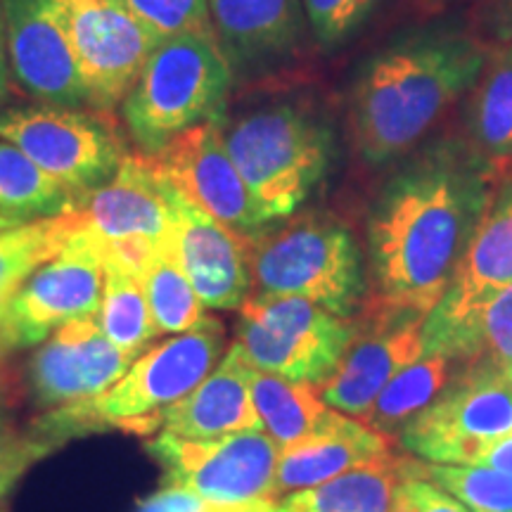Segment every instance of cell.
Returning a JSON list of instances; mask_svg holds the SVG:
<instances>
[{
    "label": "cell",
    "mask_w": 512,
    "mask_h": 512,
    "mask_svg": "<svg viewBox=\"0 0 512 512\" xmlns=\"http://www.w3.org/2000/svg\"><path fill=\"white\" fill-rule=\"evenodd\" d=\"M264 430L249 392V363L238 344L228 349L221 366L174 406L138 418L128 432L150 437L155 432L178 439H219L233 432Z\"/></svg>",
    "instance_id": "18"
},
{
    "label": "cell",
    "mask_w": 512,
    "mask_h": 512,
    "mask_svg": "<svg viewBox=\"0 0 512 512\" xmlns=\"http://www.w3.org/2000/svg\"><path fill=\"white\" fill-rule=\"evenodd\" d=\"M354 335V318H339L302 297L249 294L235 325L247 363L294 382L320 384L335 373Z\"/></svg>",
    "instance_id": "7"
},
{
    "label": "cell",
    "mask_w": 512,
    "mask_h": 512,
    "mask_svg": "<svg viewBox=\"0 0 512 512\" xmlns=\"http://www.w3.org/2000/svg\"><path fill=\"white\" fill-rule=\"evenodd\" d=\"M392 512H470L451 494L427 479H403L394 494Z\"/></svg>",
    "instance_id": "35"
},
{
    "label": "cell",
    "mask_w": 512,
    "mask_h": 512,
    "mask_svg": "<svg viewBox=\"0 0 512 512\" xmlns=\"http://www.w3.org/2000/svg\"><path fill=\"white\" fill-rule=\"evenodd\" d=\"M252 294L302 297L354 318L368 297V273L351 228L328 211L292 214L249 238Z\"/></svg>",
    "instance_id": "4"
},
{
    "label": "cell",
    "mask_w": 512,
    "mask_h": 512,
    "mask_svg": "<svg viewBox=\"0 0 512 512\" xmlns=\"http://www.w3.org/2000/svg\"><path fill=\"white\" fill-rule=\"evenodd\" d=\"M221 117V114H219ZM219 117L171 138L155 155H145L152 174L181 192L242 238L266 226L221 136Z\"/></svg>",
    "instance_id": "13"
},
{
    "label": "cell",
    "mask_w": 512,
    "mask_h": 512,
    "mask_svg": "<svg viewBox=\"0 0 512 512\" xmlns=\"http://www.w3.org/2000/svg\"><path fill=\"white\" fill-rule=\"evenodd\" d=\"M204 512H285L283 505L275 503L273 498H254V501L242 503H207Z\"/></svg>",
    "instance_id": "39"
},
{
    "label": "cell",
    "mask_w": 512,
    "mask_h": 512,
    "mask_svg": "<svg viewBox=\"0 0 512 512\" xmlns=\"http://www.w3.org/2000/svg\"><path fill=\"white\" fill-rule=\"evenodd\" d=\"M422 323L425 318L415 313L363 302L335 373L318 384L320 399L361 420L389 380L422 356Z\"/></svg>",
    "instance_id": "12"
},
{
    "label": "cell",
    "mask_w": 512,
    "mask_h": 512,
    "mask_svg": "<svg viewBox=\"0 0 512 512\" xmlns=\"http://www.w3.org/2000/svg\"><path fill=\"white\" fill-rule=\"evenodd\" d=\"M0 138L79 197L110 181L126 157L124 138L107 110L8 107L0 112Z\"/></svg>",
    "instance_id": "8"
},
{
    "label": "cell",
    "mask_w": 512,
    "mask_h": 512,
    "mask_svg": "<svg viewBox=\"0 0 512 512\" xmlns=\"http://www.w3.org/2000/svg\"><path fill=\"white\" fill-rule=\"evenodd\" d=\"M159 41L178 34H211L207 0H117Z\"/></svg>",
    "instance_id": "32"
},
{
    "label": "cell",
    "mask_w": 512,
    "mask_h": 512,
    "mask_svg": "<svg viewBox=\"0 0 512 512\" xmlns=\"http://www.w3.org/2000/svg\"><path fill=\"white\" fill-rule=\"evenodd\" d=\"M162 185L176 256L202 306L214 311L240 309L252 294L249 238L223 226L171 185Z\"/></svg>",
    "instance_id": "16"
},
{
    "label": "cell",
    "mask_w": 512,
    "mask_h": 512,
    "mask_svg": "<svg viewBox=\"0 0 512 512\" xmlns=\"http://www.w3.org/2000/svg\"><path fill=\"white\" fill-rule=\"evenodd\" d=\"M102 283V240L83 226L10 299L0 318V344L31 347L72 320L98 316Z\"/></svg>",
    "instance_id": "10"
},
{
    "label": "cell",
    "mask_w": 512,
    "mask_h": 512,
    "mask_svg": "<svg viewBox=\"0 0 512 512\" xmlns=\"http://www.w3.org/2000/svg\"><path fill=\"white\" fill-rule=\"evenodd\" d=\"M131 358L114 347L98 316L72 320L36 351L29 363V384L46 408L95 399L119 382Z\"/></svg>",
    "instance_id": "17"
},
{
    "label": "cell",
    "mask_w": 512,
    "mask_h": 512,
    "mask_svg": "<svg viewBox=\"0 0 512 512\" xmlns=\"http://www.w3.org/2000/svg\"><path fill=\"white\" fill-rule=\"evenodd\" d=\"M50 448L36 434H19L0 411V501L38 456H46Z\"/></svg>",
    "instance_id": "34"
},
{
    "label": "cell",
    "mask_w": 512,
    "mask_h": 512,
    "mask_svg": "<svg viewBox=\"0 0 512 512\" xmlns=\"http://www.w3.org/2000/svg\"><path fill=\"white\" fill-rule=\"evenodd\" d=\"M219 124L264 223L297 214L335 164V128L316 102L297 95L221 114Z\"/></svg>",
    "instance_id": "3"
},
{
    "label": "cell",
    "mask_w": 512,
    "mask_h": 512,
    "mask_svg": "<svg viewBox=\"0 0 512 512\" xmlns=\"http://www.w3.org/2000/svg\"><path fill=\"white\" fill-rule=\"evenodd\" d=\"M458 373L456 361L441 354H422L418 361L396 373L382 389L361 422L373 430L399 439L401 427L413 415L427 408L444 392L446 384Z\"/></svg>",
    "instance_id": "29"
},
{
    "label": "cell",
    "mask_w": 512,
    "mask_h": 512,
    "mask_svg": "<svg viewBox=\"0 0 512 512\" xmlns=\"http://www.w3.org/2000/svg\"><path fill=\"white\" fill-rule=\"evenodd\" d=\"M12 226H19L17 221H12V219H8V216H3L0 214V230H5V228H12Z\"/></svg>",
    "instance_id": "41"
},
{
    "label": "cell",
    "mask_w": 512,
    "mask_h": 512,
    "mask_svg": "<svg viewBox=\"0 0 512 512\" xmlns=\"http://www.w3.org/2000/svg\"><path fill=\"white\" fill-rule=\"evenodd\" d=\"M512 432V380L489 368H463L430 406L399 432L411 456L441 465H475Z\"/></svg>",
    "instance_id": "9"
},
{
    "label": "cell",
    "mask_w": 512,
    "mask_h": 512,
    "mask_svg": "<svg viewBox=\"0 0 512 512\" xmlns=\"http://www.w3.org/2000/svg\"><path fill=\"white\" fill-rule=\"evenodd\" d=\"M475 465L494 467V470H501L512 477V432L508 437L498 439L494 446L486 448Z\"/></svg>",
    "instance_id": "37"
},
{
    "label": "cell",
    "mask_w": 512,
    "mask_h": 512,
    "mask_svg": "<svg viewBox=\"0 0 512 512\" xmlns=\"http://www.w3.org/2000/svg\"><path fill=\"white\" fill-rule=\"evenodd\" d=\"M83 86L95 110H112L131 93L159 38L117 0H64Z\"/></svg>",
    "instance_id": "15"
},
{
    "label": "cell",
    "mask_w": 512,
    "mask_h": 512,
    "mask_svg": "<svg viewBox=\"0 0 512 512\" xmlns=\"http://www.w3.org/2000/svg\"><path fill=\"white\" fill-rule=\"evenodd\" d=\"M437 484L470 512H512V477L494 467L441 465L408 460V479Z\"/></svg>",
    "instance_id": "31"
},
{
    "label": "cell",
    "mask_w": 512,
    "mask_h": 512,
    "mask_svg": "<svg viewBox=\"0 0 512 512\" xmlns=\"http://www.w3.org/2000/svg\"><path fill=\"white\" fill-rule=\"evenodd\" d=\"M512 285V169L496 183L494 200L467 249L456 278L427 320L448 323L470 316L491 294Z\"/></svg>",
    "instance_id": "22"
},
{
    "label": "cell",
    "mask_w": 512,
    "mask_h": 512,
    "mask_svg": "<svg viewBox=\"0 0 512 512\" xmlns=\"http://www.w3.org/2000/svg\"><path fill=\"white\" fill-rule=\"evenodd\" d=\"M207 501L183 486H169V489L157 491L140 505L138 512H204Z\"/></svg>",
    "instance_id": "36"
},
{
    "label": "cell",
    "mask_w": 512,
    "mask_h": 512,
    "mask_svg": "<svg viewBox=\"0 0 512 512\" xmlns=\"http://www.w3.org/2000/svg\"><path fill=\"white\" fill-rule=\"evenodd\" d=\"M491 29H494L496 43L512 46V0H496L491 10Z\"/></svg>",
    "instance_id": "38"
},
{
    "label": "cell",
    "mask_w": 512,
    "mask_h": 512,
    "mask_svg": "<svg viewBox=\"0 0 512 512\" xmlns=\"http://www.w3.org/2000/svg\"><path fill=\"white\" fill-rule=\"evenodd\" d=\"M226 347L221 320L204 316L190 330L147 349L119 382L95 399L55 408L36 425L34 434L50 451L57 441L98 430H126L128 422L157 415L185 399L204 382Z\"/></svg>",
    "instance_id": "5"
},
{
    "label": "cell",
    "mask_w": 512,
    "mask_h": 512,
    "mask_svg": "<svg viewBox=\"0 0 512 512\" xmlns=\"http://www.w3.org/2000/svg\"><path fill=\"white\" fill-rule=\"evenodd\" d=\"M207 8L211 34L233 74L278 67L302 43V0H207Z\"/></svg>",
    "instance_id": "21"
},
{
    "label": "cell",
    "mask_w": 512,
    "mask_h": 512,
    "mask_svg": "<svg viewBox=\"0 0 512 512\" xmlns=\"http://www.w3.org/2000/svg\"><path fill=\"white\" fill-rule=\"evenodd\" d=\"M15 81L43 105L91 107L69 34L64 0H0Z\"/></svg>",
    "instance_id": "14"
},
{
    "label": "cell",
    "mask_w": 512,
    "mask_h": 512,
    "mask_svg": "<svg viewBox=\"0 0 512 512\" xmlns=\"http://www.w3.org/2000/svg\"><path fill=\"white\" fill-rule=\"evenodd\" d=\"M147 451L164 467L171 486H183L207 503H242L273 496L280 446L264 430L204 441L157 432Z\"/></svg>",
    "instance_id": "11"
},
{
    "label": "cell",
    "mask_w": 512,
    "mask_h": 512,
    "mask_svg": "<svg viewBox=\"0 0 512 512\" xmlns=\"http://www.w3.org/2000/svg\"><path fill=\"white\" fill-rule=\"evenodd\" d=\"M86 226L81 209L0 230V318L19 287Z\"/></svg>",
    "instance_id": "27"
},
{
    "label": "cell",
    "mask_w": 512,
    "mask_h": 512,
    "mask_svg": "<svg viewBox=\"0 0 512 512\" xmlns=\"http://www.w3.org/2000/svg\"><path fill=\"white\" fill-rule=\"evenodd\" d=\"M399 453L396 437L377 432L366 422L339 411H330L311 434L280 448L271 498L311 489L358 467L387 463Z\"/></svg>",
    "instance_id": "19"
},
{
    "label": "cell",
    "mask_w": 512,
    "mask_h": 512,
    "mask_svg": "<svg viewBox=\"0 0 512 512\" xmlns=\"http://www.w3.org/2000/svg\"><path fill=\"white\" fill-rule=\"evenodd\" d=\"M10 60L8 46H5V27H3V12H0V102L8 100L10 95Z\"/></svg>",
    "instance_id": "40"
},
{
    "label": "cell",
    "mask_w": 512,
    "mask_h": 512,
    "mask_svg": "<svg viewBox=\"0 0 512 512\" xmlns=\"http://www.w3.org/2000/svg\"><path fill=\"white\" fill-rule=\"evenodd\" d=\"M306 22L323 48L347 43L354 31L373 15L380 0H302Z\"/></svg>",
    "instance_id": "33"
},
{
    "label": "cell",
    "mask_w": 512,
    "mask_h": 512,
    "mask_svg": "<svg viewBox=\"0 0 512 512\" xmlns=\"http://www.w3.org/2000/svg\"><path fill=\"white\" fill-rule=\"evenodd\" d=\"M408 460L399 456L358 470L344 472L330 482L294 491L285 498V512H392L394 494L408 479Z\"/></svg>",
    "instance_id": "25"
},
{
    "label": "cell",
    "mask_w": 512,
    "mask_h": 512,
    "mask_svg": "<svg viewBox=\"0 0 512 512\" xmlns=\"http://www.w3.org/2000/svg\"><path fill=\"white\" fill-rule=\"evenodd\" d=\"M233 76L214 34H178L157 41L121 102L140 150L155 155L178 133L223 114Z\"/></svg>",
    "instance_id": "6"
},
{
    "label": "cell",
    "mask_w": 512,
    "mask_h": 512,
    "mask_svg": "<svg viewBox=\"0 0 512 512\" xmlns=\"http://www.w3.org/2000/svg\"><path fill=\"white\" fill-rule=\"evenodd\" d=\"M140 254L102 240V304L98 325L105 337L131 361L143 356L159 337L140 280Z\"/></svg>",
    "instance_id": "23"
},
{
    "label": "cell",
    "mask_w": 512,
    "mask_h": 512,
    "mask_svg": "<svg viewBox=\"0 0 512 512\" xmlns=\"http://www.w3.org/2000/svg\"><path fill=\"white\" fill-rule=\"evenodd\" d=\"M86 226L110 245L145 252L169 240L171 211L164 185L152 174L145 155H126L110 181L81 197Z\"/></svg>",
    "instance_id": "20"
},
{
    "label": "cell",
    "mask_w": 512,
    "mask_h": 512,
    "mask_svg": "<svg viewBox=\"0 0 512 512\" xmlns=\"http://www.w3.org/2000/svg\"><path fill=\"white\" fill-rule=\"evenodd\" d=\"M81 197L10 143H0V214L29 223L67 214Z\"/></svg>",
    "instance_id": "28"
},
{
    "label": "cell",
    "mask_w": 512,
    "mask_h": 512,
    "mask_svg": "<svg viewBox=\"0 0 512 512\" xmlns=\"http://www.w3.org/2000/svg\"><path fill=\"white\" fill-rule=\"evenodd\" d=\"M140 280L159 335H178L204 318L202 302L178 261L174 240L147 247L138 259Z\"/></svg>",
    "instance_id": "30"
},
{
    "label": "cell",
    "mask_w": 512,
    "mask_h": 512,
    "mask_svg": "<svg viewBox=\"0 0 512 512\" xmlns=\"http://www.w3.org/2000/svg\"><path fill=\"white\" fill-rule=\"evenodd\" d=\"M467 95V143L503 176L512 169V46H489L482 74Z\"/></svg>",
    "instance_id": "24"
},
{
    "label": "cell",
    "mask_w": 512,
    "mask_h": 512,
    "mask_svg": "<svg viewBox=\"0 0 512 512\" xmlns=\"http://www.w3.org/2000/svg\"><path fill=\"white\" fill-rule=\"evenodd\" d=\"M489 46L458 24L403 29L361 62L349 88V133L363 162L382 166L413 152L472 91Z\"/></svg>",
    "instance_id": "2"
},
{
    "label": "cell",
    "mask_w": 512,
    "mask_h": 512,
    "mask_svg": "<svg viewBox=\"0 0 512 512\" xmlns=\"http://www.w3.org/2000/svg\"><path fill=\"white\" fill-rule=\"evenodd\" d=\"M249 392L261 427L280 448L304 439L332 408L320 399L318 384L294 382L249 366Z\"/></svg>",
    "instance_id": "26"
},
{
    "label": "cell",
    "mask_w": 512,
    "mask_h": 512,
    "mask_svg": "<svg viewBox=\"0 0 512 512\" xmlns=\"http://www.w3.org/2000/svg\"><path fill=\"white\" fill-rule=\"evenodd\" d=\"M501 174L467 138L399 159L366 221V302L427 318L444 297L494 200Z\"/></svg>",
    "instance_id": "1"
}]
</instances>
